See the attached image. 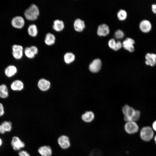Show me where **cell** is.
<instances>
[{"label":"cell","mask_w":156,"mask_h":156,"mask_svg":"<svg viewBox=\"0 0 156 156\" xmlns=\"http://www.w3.org/2000/svg\"><path fill=\"white\" fill-rule=\"evenodd\" d=\"M24 53L28 58L30 59L34 58L35 55L30 47H26L24 50Z\"/></svg>","instance_id":"cell-26"},{"label":"cell","mask_w":156,"mask_h":156,"mask_svg":"<svg viewBox=\"0 0 156 156\" xmlns=\"http://www.w3.org/2000/svg\"><path fill=\"white\" fill-rule=\"evenodd\" d=\"M50 82L44 79H41L38 82V86L40 90L42 91L48 90L50 86Z\"/></svg>","instance_id":"cell-15"},{"label":"cell","mask_w":156,"mask_h":156,"mask_svg":"<svg viewBox=\"0 0 156 156\" xmlns=\"http://www.w3.org/2000/svg\"><path fill=\"white\" fill-rule=\"evenodd\" d=\"M12 128L11 122L4 121L0 125V133L3 134L5 132H9L11 130Z\"/></svg>","instance_id":"cell-19"},{"label":"cell","mask_w":156,"mask_h":156,"mask_svg":"<svg viewBox=\"0 0 156 156\" xmlns=\"http://www.w3.org/2000/svg\"><path fill=\"white\" fill-rule=\"evenodd\" d=\"M25 23L24 19L20 16H16L14 17L11 21V24L12 27L17 29H21L23 28Z\"/></svg>","instance_id":"cell-6"},{"label":"cell","mask_w":156,"mask_h":156,"mask_svg":"<svg viewBox=\"0 0 156 156\" xmlns=\"http://www.w3.org/2000/svg\"><path fill=\"white\" fill-rule=\"evenodd\" d=\"M125 132L129 134H133L137 133L139 130V127L136 122H126L124 126Z\"/></svg>","instance_id":"cell-4"},{"label":"cell","mask_w":156,"mask_h":156,"mask_svg":"<svg viewBox=\"0 0 156 156\" xmlns=\"http://www.w3.org/2000/svg\"><path fill=\"white\" fill-rule=\"evenodd\" d=\"M102 66L101 60L99 58L96 59L90 63L89 66V70L92 73H96L99 72Z\"/></svg>","instance_id":"cell-8"},{"label":"cell","mask_w":156,"mask_h":156,"mask_svg":"<svg viewBox=\"0 0 156 156\" xmlns=\"http://www.w3.org/2000/svg\"><path fill=\"white\" fill-rule=\"evenodd\" d=\"M17 71L16 68L15 66L10 65L5 68V73L7 77H10L14 75L16 73Z\"/></svg>","instance_id":"cell-22"},{"label":"cell","mask_w":156,"mask_h":156,"mask_svg":"<svg viewBox=\"0 0 156 156\" xmlns=\"http://www.w3.org/2000/svg\"><path fill=\"white\" fill-rule=\"evenodd\" d=\"M151 10L153 14H156V3L152 4L151 5Z\"/></svg>","instance_id":"cell-34"},{"label":"cell","mask_w":156,"mask_h":156,"mask_svg":"<svg viewBox=\"0 0 156 156\" xmlns=\"http://www.w3.org/2000/svg\"><path fill=\"white\" fill-rule=\"evenodd\" d=\"M8 90L7 87L5 85H0V97L2 98H7L8 95Z\"/></svg>","instance_id":"cell-25"},{"label":"cell","mask_w":156,"mask_h":156,"mask_svg":"<svg viewBox=\"0 0 156 156\" xmlns=\"http://www.w3.org/2000/svg\"><path fill=\"white\" fill-rule=\"evenodd\" d=\"M29 47L31 49L35 55L38 53V50L36 47L35 46H31Z\"/></svg>","instance_id":"cell-33"},{"label":"cell","mask_w":156,"mask_h":156,"mask_svg":"<svg viewBox=\"0 0 156 156\" xmlns=\"http://www.w3.org/2000/svg\"><path fill=\"white\" fill-rule=\"evenodd\" d=\"M2 144V141L1 139L0 138V146Z\"/></svg>","instance_id":"cell-38"},{"label":"cell","mask_w":156,"mask_h":156,"mask_svg":"<svg viewBox=\"0 0 156 156\" xmlns=\"http://www.w3.org/2000/svg\"><path fill=\"white\" fill-rule=\"evenodd\" d=\"M116 44L115 40L114 39H110L108 42V45L111 48L114 49V48Z\"/></svg>","instance_id":"cell-30"},{"label":"cell","mask_w":156,"mask_h":156,"mask_svg":"<svg viewBox=\"0 0 156 156\" xmlns=\"http://www.w3.org/2000/svg\"><path fill=\"white\" fill-rule=\"evenodd\" d=\"M122 111L124 115V120L126 122H136L140 118L141 113L140 111L135 109L128 105H125L122 107Z\"/></svg>","instance_id":"cell-1"},{"label":"cell","mask_w":156,"mask_h":156,"mask_svg":"<svg viewBox=\"0 0 156 156\" xmlns=\"http://www.w3.org/2000/svg\"><path fill=\"white\" fill-rule=\"evenodd\" d=\"M139 27L142 32L144 33H148L151 31L152 25L149 20L144 19L140 21L139 23Z\"/></svg>","instance_id":"cell-7"},{"label":"cell","mask_w":156,"mask_h":156,"mask_svg":"<svg viewBox=\"0 0 156 156\" xmlns=\"http://www.w3.org/2000/svg\"><path fill=\"white\" fill-rule=\"evenodd\" d=\"M81 118L82 120L84 122L90 123L94 120L95 115L92 111H87L82 115Z\"/></svg>","instance_id":"cell-16"},{"label":"cell","mask_w":156,"mask_h":156,"mask_svg":"<svg viewBox=\"0 0 156 156\" xmlns=\"http://www.w3.org/2000/svg\"><path fill=\"white\" fill-rule=\"evenodd\" d=\"M154 139L155 144H156V135L154 137Z\"/></svg>","instance_id":"cell-37"},{"label":"cell","mask_w":156,"mask_h":156,"mask_svg":"<svg viewBox=\"0 0 156 156\" xmlns=\"http://www.w3.org/2000/svg\"><path fill=\"white\" fill-rule=\"evenodd\" d=\"M115 36L117 38L121 39L124 37V34L121 30H118L115 32Z\"/></svg>","instance_id":"cell-29"},{"label":"cell","mask_w":156,"mask_h":156,"mask_svg":"<svg viewBox=\"0 0 156 156\" xmlns=\"http://www.w3.org/2000/svg\"><path fill=\"white\" fill-rule=\"evenodd\" d=\"M19 156H30V155L27 152L25 151H22L18 153Z\"/></svg>","instance_id":"cell-32"},{"label":"cell","mask_w":156,"mask_h":156,"mask_svg":"<svg viewBox=\"0 0 156 156\" xmlns=\"http://www.w3.org/2000/svg\"><path fill=\"white\" fill-rule=\"evenodd\" d=\"M152 126L151 127L153 131L156 132V120L153 122Z\"/></svg>","instance_id":"cell-36"},{"label":"cell","mask_w":156,"mask_h":156,"mask_svg":"<svg viewBox=\"0 0 156 156\" xmlns=\"http://www.w3.org/2000/svg\"><path fill=\"white\" fill-rule=\"evenodd\" d=\"M24 88V84L23 82L19 80H16L14 81L11 84V89L14 91H20Z\"/></svg>","instance_id":"cell-21"},{"label":"cell","mask_w":156,"mask_h":156,"mask_svg":"<svg viewBox=\"0 0 156 156\" xmlns=\"http://www.w3.org/2000/svg\"><path fill=\"white\" fill-rule=\"evenodd\" d=\"M109 32L108 26L106 24H103L98 27L97 33L99 36H105L109 34Z\"/></svg>","instance_id":"cell-17"},{"label":"cell","mask_w":156,"mask_h":156,"mask_svg":"<svg viewBox=\"0 0 156 156\" xmlns=\"http://www.w3.org/2000/svg\"><path fill=\"white\" fill-rule=\"evenodd\" d=\"M64 59L66 64H69L75 60V56L74 54L72 52H67L64 54Z\"/></svg>","instance_id":"cell-24"},{"label":"cell","mask_w":156,"mask_h":156,"mask_svg":"<svg viewBox=\"0 0 156 156\" xmlns=\"http://www.w3.org/2000/svg\"><path fill=\"white\" fill-rule=\"evenodd\" d=\"M145 64L153 67L156 65V54L154 53H148L145 56Z\"/></svg>","instance_id":"cell-9"},{"label":"cell","mask_w":156,"mask_h":156,"mask_svg":"<svg viewBox=\"0 0 156 156\" xmlns=\"http://www.w3.org/2000/svg\"><path fill=\"white\" fill-rule=\"evenodd\" d=\"M29 35L31 36L35 37L38 33V30L36 25L34 24H31L29 25L27 28Z\"/></svg>","instance_id":"cell-23"},{"label":"cell","mask_w":156,"mask_h":156,"mask_svg":"<svg viewBox=\"0 0 156 156\" xmlns=\"http://www.w3.org/2000/svg\"><path fill=\"white\" fill-rule=\"evenodd\" d=\"M58 143L62 149H66L70 146L69 138L65 135H62L58 138Z\"/></svg>","instance_id":"cell-10"},{"label":"cell","mask_w":156,"mask_h":156,"mask_svg":"<svg viewBox=\"0 0 156 156\" xmlns=\"http://www.w3.org/2000/svg\"><path fill=\"white\" fill-rule=\"evenodd\" d=\"M38 151L42 156H51L52 154L51 148L48 146H44L40 147Z\"/></svg>","instance_id":"cell-14"},{"label":"cell","mask_w":156,"mask_h":156,"mask_svg":"<svg viewBox=\"0 0 156 156\" xmlns=\"http://www.w3.org/2000/svg\"><path fill=\"white\" fill-rule=\"evenodd\" d=\"M64 28V24L62 21L59 19L55 20L53 23V28L55 31L60 32L63 30Z\"/></svg>","instance_id":"cell-18"},{"label":"cell","mask_w":156,"mask_h":156,"mask_svg":"<svg viewBox=\"0 0 156 156\" xmlns=\"http://www.w3.org/2000/svg\"><path fill=\"white\" fill-rule=\"evenodd\" d=\"M140 135L142 140L145 142H148L154 138V131L151 127L149 126H144L140 130Z\"/></svg>","instance_id":"cell-3"},{"label":"cell","mask_w":156,"mask_h":156,"mask_svg":"<svg viewBox=\"0 0 156 156\" xmlns=\"http://www.w3.org/2000/svg\"><path fill=\"white\" fill-rule=\"evenodd\" d=\"M122 46V44L121 42L117 41L116 42L115 47L113 49L114 50L116 51L120 49Z\"/></svg>","instance_id":"cell-31"},{"label":"cell","mask_w":156,"mask_h":156,"mask_svg":"<svg viewBox=\"0 0 156 156\" xmlns=\"http://www.w3.org/2000/svg\"><path fill=\"white\" fill-rule=\"evenodd\" d=\"M11 143L13 149L15 151L19 150L25 146L24 143L16 136L13 137Z\"/></svg>","instance_id":"cell-12"},{"label":"cell","mask_w":156,"mask_h":156,"mask_svg":"<svg viewBox=\"0 0 156 156\" xmlns=\"http://www.w3.org/2000/svg\"><path fill=\"white\" fill-rule=\"evenodd\" d=\"M4 107L2 104L0 103V116H2L4 114Z\"/></svg>","instance_id":"cell-35"},{"label":"cell","mask_w":156,"mask_h":156,"mask_svg":"<svg viewBox=\"0 0 156 156\" xmlns=\"http://www.w3.org/2000/svg\"><path fill=\"white\" fill-rule=\"evenodd\" d=\"M40 14L38 7L35 4H31L24 12L26 18L30 21H34L38 18Z\"/></svg>","instance_id":"cell-2"},{"label":"cell","mask_w":156,"mask_h":156,"mask_svg":"<svg viewBox=\"0 0 156 156\" xmlns=\"http://www.w3.org/2000/svg\"><path fill=\"white\" fill-rule=\"evenodd\" d=\"M90 156H103V153L101 150L99 148L93 149L90 152Z\"/></svg>","instance_id":"cell-28"},{"label":"cell","mask_w":156,"mask_h":156,"mask_svg":"<svg viewBox=\"0 0 156 156\" xmlns=\"http://www.w3.org/2000/svg\"><path fill=\"white\" fill-rule=\"evenodd\" d=\"M135 43V41L133 39L131 38H127L123 41L122 43V46L125 49L130 52H132L134 50L133 45Z\"/></svg>","instance_id":"cell-11"},{"label":"cell","mask_w":156,"mask_h":156,"mask_svg":"<svg viewBox=\"0 0 156 156\" xmlns=\"http://www.w3.org/2000/svg\"><path fill=\"white\" fill-rule=\"evenodd\" d=\"M55 37L54 34L48 33L46 35L44 42L46 45L51 46L55 43Z\"/></svg>","instance_id":"cell-20"},{"label":"cell","mask_w":156,"mask_h":156,"mask_svg":"<svg viewBox=\"0 0 156 156\" xmlns=\"http://www.w3.org/2000/svg\"><path fill=\"white\" fill-rule=\"evenodd\" d=\"M75 30L77 32H81L83 30L85 27V23L83 21L78 18L76 19L73 23Z\"/></svg>","instance_id":"cell-13"},{"label":"cell","mask_w":156,"mask_h":156,"mask_svg":"<svg viewBox=\"0 0 156 156\" xmlns=\"http://www.w3.org/2000/svg\"><path fill=\"white\" fill-rule=\"evenodd\" d=\"M12 54L14 58L17 60L21 59L24 53L23 47L20 44H14L12 47Z\"/></svg>","instance_id":"cell-5"},{"label":"cell","mask_w":156,"mask_h":156,"mask_svg":"<svg viewBox=\"0 0 156 156\" xmlns=\"http://www.w3.org/2000/svg\"><path fill=\"white\" fill-rule=\"evenodd\" d=\"M127 14L126 12L123 10H121L117 14L118 19L121 21L125 20L127 18Z\"/></svg>","instance_id":"cell-27"}]
</instances>
